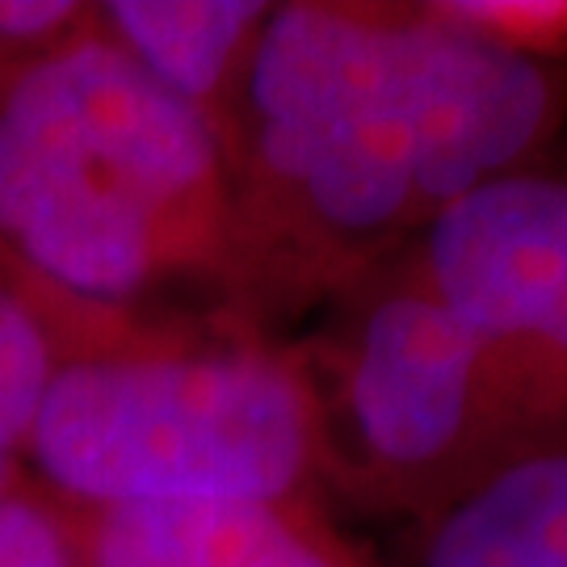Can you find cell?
<instances>
[{
	"mask_svg": "<svg viewBox=\"0 0 567 567\" xmlns=\"http://www.w3.org/2000/svg\"><path fill=\"white\" fill-rule=\"evenodd\" d=\"M526 437L567 425V168L475 185L408 244Z\"/></svg>",
	"mask_w": 567,
	"mask_h": 567,
	"instance_id": "5",
	"label": "cell"
},
{
	"mask_svg": "<svg viewBox=\"0 0 567 567\" xmlns=\"http://www.w3.org/2000/svg\"><path fill=\"white\" fill-rule=\"evenodd\" d=\"M60 362L55 328L34 286L0 252V496L18 492V466L30 450L42 395Z\"/></svg>",
	"mask_w": 567,
	"mask_h": 567,
	"instance_id": "9",
	"label": "cell"
},
{
	"mask_svg": "<svg viewBox=\"0 0 567 567\" xmlns=\"http://www.w3.org/2000/svg\"><path fill=\"white\" fill-rule=\"evenodd\" d=\"M227 240L219 135L102 25L0 89V252L34 286L102 311L173 286L224 303Z\"/></svg>",
	"mask_w": 567,
	"mask_h": 567,
	"instance_id": "2",
	"label": "cell"
},
{
	"mask_svg": "<svg viewBox=\"0 0 567 567\" xmlns=\"http://www.w3.org/2000/svg\"><path fill=\"white\" fill-rule=\"evenodd\" d=\"M81 567H379L316 496L194 505H60Z\"/></svg>",
	"mask_w": 567,
	"mask_h": 567,
	"instance_id": "6",
	"label": "cell"
},
{
	"mask_svg": "<svg viewBox=\"0 0 567 567\" xmlns=\"http://www.w3.org/2000/svg\"><path fill=\"white\" fill-rule=\"evenodd\" d=\"M404 529L400 567H567V425L505 450Z\"/></svg>",
	"mask_w": 567,
	"mask_h": 567,
	"instance_id": "7",
	"label": "cell"
},
{
	"mask_svg": "<svg viewBox=\"0 0 567 567\" xmlns=\"http://www.w3.org/2000/svg\"><path fill=\"white\" fill-rule=\"evenodd\" d=\"M295 349L316 400L320 487L358 513L412 526L522 442L408 248L344 286Z\"/></svg>",
	"mask_w": 567,
	"mask_h": 567,
	"instance_id": "4",
	"label": "cell"
},
{
	"mask_svg": "<svg viewBox=\"0 0 567 567\" xmlns=\"http://www.w3.org/2000/svg\"><path fill=\"white\" fill-rule=\"evenodd\" d=\"M446 21L567 72V0H433Z\"/></svg>",
	"mask_w": 567,
	"mask_h": 567,
	"instance_id": "10",
	"label": "cell"
},
{
	"mask_svg": "<svg viewBox=\"0 0 567 567\" xmlns=\"http://www.w3.org/2000/svg\"><path fill=\"white\" fill-rule=\"evenodd\" d=\"M567 72L446 21L433 0L269 4L224 143V316L274 337L475 185L543 168Z\"/></svg>",
	"mask_w": 567,
	"mask_h": 567,
	"instance_id": "1",
	"label": "cell"
},
{
	"mask_svg": "<svg viewBox=\"0 0 567 567\" xmlns=\"http://www.w3.org/2000/svg\"><path fill=\"white\" fill-rule=\"evenodd\" d=\"M265 0H110L97 25L143 76L189 105L227 143L236 97L261 34Z\"/></svg>",
	"mask_w": 567,
	"mask_h": 567,
	"instance_id": "8",
	"label": "cell"
},
{
	"mask_svg": "<svg viewBox=\"0 0 567 567\" xmlns=\"http://www.w3.org/2000/svg\"><path fill=\"white\" fill-rule=\"evenodd\" d=\"M97 30V4L81 0H0V89L34 63Z\"/></svg>",
	"mask_w": 567,
	"mask_h": 567,
	"instance_id": "11",
	"label": "cell"
},
{
	"mask_svg": "<svg viewBox=\"0 0 567 567\" xmlns=\"http://www.w3.org/2000/svg\"><path fill=\"white\" fill-rule=\"evenodd\" d=\"M0 567H81L60 508L21 492L0 496Z\"/></svg>",
	"mask_w": 567,
	"mask_h": 567,
	"instance_id": "12",
	"label": "cell"
},
{
	"mask_svg": "<svg viewBox=\"0 0 567 567\" xmlns=\"http://www.w3.org/2000/svg\"><path fill=\"white\" fill-rule=\"evenodd\" d=\"M34 295L60 362L25 463L63 505L320 496V425L295 344L236 320L189 332L143 311L68 303L42 286Z\"/></svg>",
	"mask_w": 567,
	"mask_h": 567,
	"instance_id": "3",
	"label": "cell"
}]
</instances>
